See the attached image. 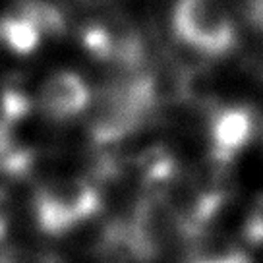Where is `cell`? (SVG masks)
I'll list each match as a JSON object with an SVG mask.
<instances>
[{"label": "cell", "mask_w": 263, "mask_h": 263, "mask_svg": "<svg viewBox=\"0 0 263 263\" xmlns=\"http://www.w3.org/2000/svg\"><path fill=\"white\" fill-rule=\"evenodd\" d=\"M255 130L254 112L242 105H229L213 110L209 120V153L211 163L230 166L246 149Z\"/></svg>", "instance_id": "obj_3"}, {"label": "cell", "mask_w": 263, "mask_h": 263, "mask_svg": "<svg viewBox=\"0 0 263 263\" xmlns=\"http://www.w3.org/2000/svg\"><path fill=\"white\" fill-rule=\"evenodd\" d=\"M45 35L39 16L33 8V2L27 0L0 17V41L12 52L27 57L39 49Z\"/></svg>", "instance_id": "obj_5"}, {"label": "cell", "mask_w": 263, "mask_h": 263, "mask_svg": "<svg viewBox=\"0 0 263 263\" xmlns=\"http://www.w3.org/2000/svg\"><path fill=\"white\" fill-rule=\"evenodd\" d=\"M10 217H12V201H10L8 192L0 188V242L8 232Z\"/></svg>", "instance_id": "obj_10"}, {"label": "cell", "mask_w": 263, "mask_h": 263, "mask_svg": "<svg viewBox=\"0 0 263 263\" xmlns=\"http://www.w3.org/2000/svg\"><path fill=\"white\" fill-rule=\"evenodd\" d=\"M91 89L87 82L76 72H57L45 80L39 91L41 110L50 120H72L85 112L91 105Z\"/></svg>", "instance_id": "obj_4"}, {"label": "cell", "mask_w": 263, "mask_h": 263, "mask_svg": "<svg viewBox=\"0 0 263 263\" xmlns=\"http://www.w3.org/2000/svg\"><path fill=\"white\" fill-rule=\"evenodd\" d=\"M101 205V190L91 178L60 176L39 186L33 199V213L45 234L60 236L93 219Z\"/></svg>", "instance_id": "obj_1"}, {"label": "cell", "mask_w": 263, "mask_h": 263, "mask_svg": "<svg viewBox=\"0 0 263 263\" xmlns=\"http://www.w3.org/2000/svg\"><path fill=\"white\" fill-rule=\"evenodd\" d=\"M31 110V103L25 93L16 87L0 83V147L8 143L12 132Z\"/></svg>", "instance_id": "obj_7"}, {"label": "cell", "mask_w": 263, "mask_h": 263, "mask_svg": "<svg viewBox=\"0 0 263 263\" xmlns=\"http://www.w3.org/2000/svg\"><path fill=\"white\" fill-rule=\"evenodd\" d=\"M242 236L248 246H263V194L255 197L248 211L242 224Z\"/></svg>", "instance_id": "obj_8"}, {"label": "cell", "mask_w": 263, "mask_h": 263, "mask_svg": "<svg viewBox=\"0 0 263 263\" xmlns=\"http://www.w3.org/2000/svg\"><path fill=\"white\" fill-rule=\"evenodd\" d=\"M171 27L182 45L207 58L224 57L238 43L236 24L222 0H176Z\"/></svg>", "instance_id": "obj_2"}, {"label": "cell", "mask_w": 263, "mask_h": 263, "mask_svg": "<svg viewBox=\"0 0 263 263\" xmlns=\"http://www.w3.org/2000/svg\"><path fill=\"white\" fill-rule=\"evenodd\" d=\"M186 263H252L248 252L232 240L201 234L194 240Z\"/></svg>", "instance_id": "obj_6"}, {"label": "cell", "mask_w": 263, "mask_h": 263, "mask_svg": "<svg viewBox=\"0 0 263 263\" xmlns=\"http://www.w3.org/2000/svg\"><path fill=\"white\" fill-rule=\"evenodd\" d=\"M248 24L263 33V0H240Z\"/></svg>", "instance_id": "obj_9"}]
</instances>
